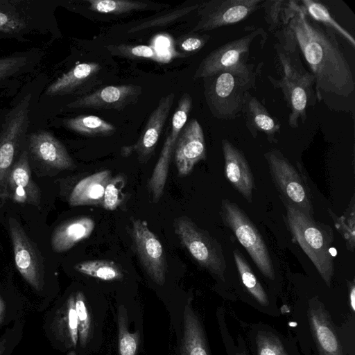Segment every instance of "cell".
<instances>
[{"label": "cell", "instance_id": "cell-1", "mask_svg": "<svg viewBox=\"0 0 355 355\" xmlns=\"http://www.w3.org/2000/svg\"><path fill=\"white\" fill-rule=\"evenodd\" d=\"M290 18L274 33L279 43L285 50L297 46L302 52L314 76L318 101L334 111L350 112L355 81L335 33L310 19L298 1L290 0Z\"/></svg>", "mask_w": 355, "mask_h": 355}, {"label": "cell", "instance_id": "cell-2", "mask_svg": "<svg viewBox=\"0 0 355 355\" xmlns=\"http://www.w3.org/2000/svg\"><path fill=\"white\" fill-rule=\"evenodd\" d=\"M108 304L102 297L73 288L46 309L44 335L64 355H94L104 342Z\"/></svg>", "mask_w": 355, "mask_h": 355}, {"label": "cell", "instance_id": "cell-3", "mask_svg": "<svg viewBox=\"0 0 355 355\" xmlns=\"http://www.w3.org/2000/svg\"><path fill=\"white\" fill-rule=\"evenodd\" d=\"M274 47L282 69V76L276 79L268 75V79L274 88L282 91L289 110L288 124L295 128L298 127L300 119L305 123L308 106H313L316 103L313 89L315 78L304 67L297 46L286 51L278 42Z\"/></svg>", "mask_w": 355, "mask_h": 355}, {"label": "cell", "instance_id": "cell-4", "mask_svg": "<svg viewBox=\"0 0 355 355\" xmlns=\"http://www.w3.org/2000/svg\"><path fill=\"white\" fill-rule=\"evenodd\" d=\"M284 205L287 225L293 239L311 259L325 284L330 286L334 270L331 252V230L292 205Z\"/></svg>", "mask_w": 355, "mask_h": 355}, {"label": "cell", "instance_id": "cell-5", "mask_svg": "<svg viewBox=\"0 0 355 355\" xmlns=\"http://www.w3.org/2000/svg\"><path fill=\"white\" fill-rule=\"evenodd\" d=\"M260 65L250 73L225 70L202 78L205 100L214 117L231 120L242 113L245 94L255 87Z\"/></svg>", "mask_w": 355, "mask_h": 355}, {"label": "cell", "instance_id": "cell-6", "mask_svg": "<svg viewBox=\"0 0 355 355\" xmlns=\"http://www.w3.org/2000/svg\"><path fill=\"white\" fill-rule=\"evenodd\" d=\"M193 302V293L189 292L171 297L165 306L175 339V354L211 355L204 323Z\"/></svg>", "mask_w": 355, "mask_h": 355}, {"label": "cell", "instance_id": "cell-7", "mask_svg": "<svg viewBox=\"0 0 355 355\" xmlns=\"http://www.w3.org/2000/svg\"><path fill=\"white\" fill-rule=\"evenodd\" d=\"M173 225L180 243L197 263L224 282L227 265L218 242L187 216L175 218Z\"/></svg>", "mask_w": 355, "mask_h": 355}, {"label": "cell", "instance_id": "cell-8", "mask_svg": "<svg viewBox=\"0 0 355 355\" xmlns=\"http://www.w3.org/2000/svg\"><path fill=\"white\" fill-rule=\"evenodd\" d=\"M47 28V1L0 0V37L23 40Z\"/></svg>", "mask_w": 355, "mask_h": 355}, {"label": "cell", "instance_id": "cell-9", "mask_svg": "<svg viewBox=\"0 0 355 355\" xmlns=\"http://www.w3.org/2000/svg\"><path fill=\"white\" fill-rule=\"evenodd\" d=\"M220 215L225 225L247 250L261 274L274 281L275 274L267 245L245 213L234 202L224 199L221 202Z\"/></svg>", "mask_w": 355, "mask_h": 355}, {"label": "cell", "instance_id": "cell-10", "mask_svg": "<svg viewBox=\"0 0 355 355\" xmlns=\"http://www.w3.org/2000/svg\"><path fill=\"white\" fill-rule=\"evenodd\" d=\"M8 223L16 268L33 292L42 297L43 309L46 310L51 300L47 295L45 270L41 255L20 224L13 218H10Z\"/></svg>", "mask_w": 355, "mask_h": 355}, {"label": "cell", "instance_id": "cell-11", "mask_svg": "<svg viewBox=\"0 0 355 355\" xmlns=\"http://www.w3.org/2000/svg\"><path fill=\"white\" fill-rule=\"evenodd\" d=\"M270 173L284 203L312 216L311 193L304 176L278 150L265 154Z\"/></svg>", "mask_w": 355, "mask_h": 355}, {"label": "cell", "instance_id": "cell-12", "mask_svg": "<svg viewBox=\"0 0 355 355\" xmlns=\"http://www.w3.org/2000/svg\"><path fill=\"white\" fill-rule=\"evenodd\" d=\"M263 33L261 28L254 29L211 51L198 65L193 79L204 78L220 71H254V64L247 62L250 49L255 38Z\"/></svg>", "mask_w": 355, "mask_h": 355}, {"label": "cell", "instance_id": "cell-13", "mask_svg": "<svg viewBox=\"0 0 355 355\" xmlns=\"http://www.w3.org/2000/svg\"><path fill=\"white\" fill-rule=\"evenodd\" d=\"M32 95L27 94L6 117L0 130V196L29 124Z\"/></svg>", "mask_w": 355, "mask_h": 355}, {"label": "cell", "instance_id": "cell-14", "mask_svg": "<svg viewBox=\"0 0 355 355\" xmlns=\"http://www.w3.org/2000/svg\"><path fill=\"white\" fill-rule=\"evenodd\" d=\"M131 237L141 264L146 273L157 288L167 283V264L164 248L147 223L132 218Z\"/></svg>", "mask_w": 355, "mask_h": 355}, {"label": "cell", "instance_id": "cell-15", "mask_svg": "<svg viewBox=\"0 0 355 355\" xmlns=\"http://www.w3.org/2000/svg\"><path fill=\"white\" fill-rule=\"evenodd\" d=\"M263 0H211L200 3L199 20L191 33L239 23L257 11Z\"/></svg>", "mask_w": 355, "mask_h": 355}, {"label": "cell", "instance_id": "cell-16", "mask_svg": "<svg viewBox=\"0 0 355 355\" xmlns=\"http://www.w3.org/2000/svg\"><path fill=\"white\" fill-rule=\"evenodd\" d=\"M306 318L311 336L319 355H347L337 327L318 297H313L309 300Z\"/></svg>", "mask_w": 355, "mask_h": 355}, {"label": "cell", "instance_id": "cell-17", "mask_svg": "<svg viewBox=\"0 0 355 355\" xmlns=\"http://www.w3.org/2000/svg\"><path fill=\"white\" fill-rule=\"evenodd\" d=\"M130 300H118L116 322L119 355H138L143 340L141 308Z\"/></svg>", "mask_w": 355, "mask_h": 355}, {"label": "cell", "instance_id": "cell-18", "mask_svg": "<svg viewBox=\"0 0 355 355\" xmlns=\"http://www.w3.org/2000/svg\"><path fill=\"white\" fill-rule=\"evenodd\" d=\"M206 144L202 128L193 119L183 127L175 146V162L178 175H188L195 165L206 159Z\"/></svg>", "mask_w": 355, "mask_h": 355}, {"label": "cell", "instance_id": "cell-19", "mask_svg": "<svg viewBox=\"0 0 355 355\" xmlns=\"http://www.w3.org/2000/svg\"><path fill=\"white\" fill-rule=\"evenodd\" d=\"M174 98L175 94L173 92L160 98L157 106L150 114L138 141L132 146L122 148L121 155L123 156H128L135 152L141 163L148 161L155 151Z\"/></svg>", "mask_w": 355, "mask_h": 355}, {"label": "cell", "instance_id": "cell-20", "mask_svg": "<svg viewBox=\"0 0 355 355\" xmlns=\"http://www.w3.org/2000/svg\"><path fill=\"white\" fill-rule=\"evenodd\" d=\"M142 89L135 85L107 86L68 103L70 109L94 108L122 110L135 103Z\"/></svg>", "mask_w": 355, "mask_h": 355}, {"label": "cell", "instance_id": "cell-21", "mask_svg": "<svg viewBox=\"0 0 355 355\" xmlns=\"http://www.w3.org/2000/svg\"><path fill=\"white\" fill-rule=\"evenodd\" d=\"M245 341L252 355H300L291 339L263 322L249 325Z\"/></svg>", "mask_w": 355, "mask_h": 355}, {"label": "cell", "instance_id": "cell-22", "mask_svg": "<svg viewBox=\"0 0 355 355\" xmlns=\"http://www.w3.org/2000/svg\"><path fill=\"white\" fill-rule=\"evenodd\" d=\"M0 197L10 198L18 203L39 205L40 190L32 178L26 150L21 153L13 164Z\"/></svg>", "mask_w": 355, "mask_h": 355}, {"label": "cell", "instance_id": "cell-23", "mask_svg": "<svg viewBox=\"0 0 355 355\" xmlns=\"http://www.w3.org/2000/svg\"><path fill=\"white\" fill-rule=\"evenodd\" d=\"M233 255L244 292L247 294V303L258 311L269 316L279 315V309L276 302L263 287L251 267L238 250Z\"/></svg>", "mask_w": 355, "mask_h": 355}, {"label": "cell", "instance_id": "cell-24", "mask_svg": "<svg viewBox=\"0 0 355 355\" xmlns=\"http://www.w3.org/2000/svg\"><path fill=\"white\" fill-rule=\"evenodd\" d=\"M222 150L227 179L248 202H252L254 182L244 155L227 139L222 141Z\"/></svg>", "mask_w": 355, "mask_h": 355}, {"label": "cell", "instance_id": "cell-25", "mask_svg": "<svg viewBox=\"0 0 355 355\" xmlns=\"http://www.w3.org/2000/svg\"><path fill=\"white\" fill-rule=\"evenodd\" d=\"M29 148L36 158L51 168L66 170L75 166L64 145L49 132L40 130L31 134Z\"/></svg>", "mask_w": 355, "mask_h": 355}, {"label": "cell", "instance_id": "cell-26", "mask_svg": "<svg viewBox=\"0 0 355 355\" xmlns=\"http://www.w3.org/2000/svg\"><path fill=\"white\" fill-rule=\"evenodd\" d=\"M242 113L246 127L254 138L261 132L266 135L270 141H276L275 135L280 132L279 122L269 114L265 106L250 92L245 94Z\"/></svg>", "mask_w": 355, "mask_h": 355}, {"label": "cell", "instance_id": "cell-27", "mask_svg": "<svg viewBox=\"0 0 355 355\" xmlns=\"http://www.w3.org/2000/svg\"><path fill=\"white\" fill-rule=\"evenodd\" d=\"M111 179L110 170L101 171L81 179L70 193L69 205L102 206L105 189Z\"/></svg>", "mask_w": 355, "mask_h": 355}, {"label": "cell", "instance_id": "cell-28", "mask_svg": "<svg viewBox=\"0 0 355 355\" xmlns=\"http://www.w3.org/2000/svg\"><path fill=\"white\" fill-rule=\"evenodd\" d=\"M95 227L94 220L82 216L67 220L58 226L52 234L51 244L56 252L71 249L78 242L87 239Z\"/></svg>", "mask_w": 355, "mask_h": 355}, {"label": "cell", "instance_id": "cell-29", "mask_svg": "<svg viewBox=\"0 0 355 355\" xmlns=\"http://www.w3.org/2000/svg\"><path fill=\"white\" fill-rule=\"evenodd\" d=\"M101 69V65L96 62L80 63L52 83L44 94L55 96L73 93L95 78Z\"/></svg>", "mask_w": 355, "mask_h": 355}, {"label": "cell", "instance_id": "cell-30", "mask_svg": "<svg viewBox=\"0 0 355 355\" xmlns=\"http://www.w3.org/2000/svg\"><path fill=\"white\" fill-rule=\"evenodd\" d=\"M42 53L34 49L0 58V85L33 71L39 64Z\"/></svg>", "mask_w": 355, "mask_h": 355}, {"label": "cell", "instance_id": "cell-31", "mask_svg": "<svg viewBox=\"0 0 355 355\" xmlns=\"http://www.w3.org/2000/svg\"><path fill=\"white\" fill-rule=\"evenodd\" d=\"M74 270L88 277L104 283H122L125 275L115 262L110 260H89L77 263Z\"/></svg>", "mask_w": 355, "mask_h": 355}, {"label": "cell", "instance_id": "cell-32", "mask_svg": "<svg viewBox=\"0 0 355 355\" xmlns=\"http://www.w3.org/2000/svg\"><path fill=\"white\" fill-rule=\"evenodd\" d=\"M68 129L86 136H107L116 131V127L94 115H80L64 120Z\"/></svg>", "mask_w": 355, "mask_h": 355}, {"label": "cell", "instance_id": "cell-33", "mask_svg": "<svg viewBox=\"0 0 355 355\" xmlns=\"http://www.w3.org/2000/svg\"><path fill=\"white\" fill-rule=\"evenodd\" d=\"M299 3L309 18L319 24L321 23L322 26L331 29L334 33H338L353 48L355 47V40L353 36L334 19L324 5L313 0H302Z\"/></svg>", "mask_w": 355, "mask_h": 355}, {"label": "cell", "instance_id": "cell-34", "mask_svg": "<svg viewBox=\"0 0 355 355\" xmlns=\"http://www.w3.org/2000/svg\"><path fill=\"white\" fill-rule=\"evenodd\" d=\"M216 320L226 355H250L245 339L241 334H236V338L231 334L223 306L216 309Z\"/></svg>", "mask_w": 355, "mask_h": 355}, {"label": "cell", "instance_id": "cell-35", "mask_svg": "<svg viewBox=\"0 0 355 355\" xmlns=\"http://www.w3.org/2000/svg\"><path fill=\"white\" fill-rule=\"evenodd\" d=\"M261 8L264 10L265 20L270 32L275 33L288 20L291 14L290 0L263 1Z\"/></svg>", "mask_w": 355, "mask_h": 355}, {"label": "cell", "instance_id": "cell-36", "mask_svg": "<svg viewBox=\"0 0 355 355\" xmlns=\"http://www.w3.org/2000/svg\"><path fill=\"white\" fill-rule=\"evenodd\" d=\"M87 2L92 11L113 15L145 10L150 6L148 3L130 0H88Z\"/></svg>", "mask_w": 355, "mask_h": 355}, {"label": "cell", "instance_id": "cell-37", "mask_svg": "<svg viewBox=\"0 0 355 355\" xmlns=\"http://www.w3.org/2000/svg\"><path fill=\"white\" fill-rule=\"evenodd\" d=\"M26 309L23 302L17 297L0 291V329L23 318Z\"/></svg>", "mask_w": 355, "mask_h": 355}, {"label": "cell", "instance_id": "cell-38", "mask_svg": "<svg viewBox=\"0 0 355 355\" xmlns=\"http://www.w3.org/2000/svg\"><path fill=\"white\" fill-rule=\"evenodd\" d=\"M105 49L113 55L128 58H146L156 62H162L163 59L152 46L147 45L116 44L108 45Z\"/></svg>", "mask_w": 355, "mask_h": 355}, {"label": "cell", "instance_id": "cell-39", "mask_svg": "<svg viewBox=\"0 0 355 355\" xmlns=\"http://www.w3.org/2000/svg\"><path fill=\"white\" fill-rule=\"evenodd\" d=\"M25 321L24 318L15 321L0 335V355H11L22 340Z\"/></svg>", "mask_w": 355, "mask_h": 355}, {"label": "cell", "instance_id": "cell-40", "mask_svg": "<svg viewBox=\"0 0 355 355\" xmlns=\"http://www.w3.org/2000/svg\"><path fill=\"white\" fill-rule=\"evenodd\" d=\"M126 184V177L120 173L112 178L107 184L102 207L109 211L115 210L123 201L124 194L123 190Z\"/></svg>", "mask_w": 355, "mask_h": 355}, {"label": "cell", "instance_id": "cell-41", "mask_svg": "<svg viewBox=\"0 0 355 355\" xmlns=\"http://www.w3.org/2000/svg\"><path fill=\"white\" fill-rule=\"evenodd\" d=\"M192 107V98L188 93H184L180 98L178 106L171 120V130L168 135L171 141L176 144L180 131L185 125Z\"/></svg>", "mask_w": 355, "mask_h": 355}, {"label": "cell", "instance_id": "cell-42", "mask_svg": "<svg viewBox=\"0 0 355 355\" xmlns=\"http://www.w3.org/2000/svg\"><path fill=\"white\" fill-rule=\"evenodd\" d=\"M200 4H196L189 6L179 7L173 11L166 13L163 16L149 19L146 21L139 24L138 25L130 28L127 33H132L139 31L156 26H164L169 22H172L177 19L184 16L190 12L198 9Z\"/></svg>", "mask_w": 355, "mask_h": 355}, {"label": "cell", "instance_id": "cell-43", "mask_svg": "<svg viewBox=\"0 0 355 355\" xmlns=\"http://www.w3.org/2000/svg\"><path fill=\"white\" fill-rule=\"evenodd\" d=\"M347 215H343L336 220L338 230L347 241L349 250L353 251L354 248V198L352 200V207L348 209Z\"/></svg>", "mask_w": 355, "mask_h": 355}, {"label": "cell", "instance_id": "cell-44", "mask_svg": "<svg viewBox=\"0 0 355 355\" xmlns=\"http://www.w3.org/2000/svg\"><path fill=\"white\" fill-rule=\"evenodd\" d=\"M210 35L190 33L179 40L178 46L184 53L191 54L199 51L209 41Z\"/></svg>", "mask_w": 355, "mask_h": 355}, {"label": "cell", "instance_id": "cell-45", "mask_svg": "<svg viewBox=\"0 0 355 355\" xmlns=\"http://www.w3.org/2000/svg\"><path fill=\"white\" fill-rule=\"evenodd\" d=\"M348 287V300H349V309L353 315H354L355 313V284L354 282H347Z\"/></svg>", "mask_w": 355, "mask_h": 355}]
</instances>
